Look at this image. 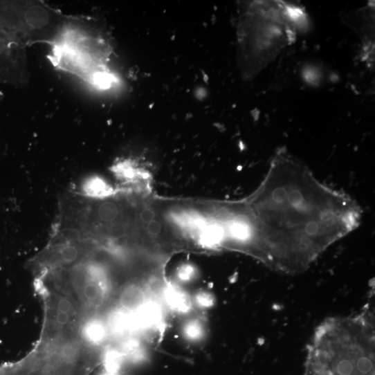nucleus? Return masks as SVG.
<instances>
[{"label": "nucleus", "instance_id": "obj_1", "mask_svg": "<svg viewBox=\"0 0 375 375\" xmlns=\"http://www.w3.org/2000/svg\"><path fill=\"white\" fill-rule=\"evenodd\" d=\"M249 204L255 217L258 256L286 273L304 270L336 241L360 224V208L317 181L284 150Z\"/></svg>", "mask_w": 375, "mask_h": 375}, {"label": "nucleus", "instance_id": "obj_2", "mask_svg": "<svg viewBox=\"0 0 375 375\" xmlns=\"http://www.w3.org/2000/svg\"><path fill=\"white\" fill-rule=\"evenodd\" d=\"M239 38L246 77L257 75L283 50L295 42L308 26L304 9L282 1H254L246 4Z\"/></svg>", "mask_w": 375, "mask_h": 375}, {"label": "nucleus", "instance_id": "obj_3", "mask_svg": "<svg viewBox=\"0 0 375 375\" xmlns=\"http://www.w3.org/2000/svg\"><path fill=\"white\" fill-rule=\"evenodd\" d=\"M52 47L49 58L57 68L101 89L116 81L109 68L111 47L102 33L87 21L71 19Z\"/></svg>", "mask_w": 375, "mask_h": 375}, {"label": "nucleus", "instance_id": "obj_4", "mask_svg": "<svg viewBox=\"0 0 375 375\" xmlns=\"http://www.w3.org/2000/svg\"><path fill=\"white\" fill-rule=\"evenodd\" d=\"M71 19L42 1H0V26L26 46L35 44L53 46Z\"/></svg>", "mask_w": 375, "mask_h": 375}, {"label": "nucleus", "instance_id": "obj_5", "mask_svg": "<svg viewBox=\"0 0 375 375\" xmlns=\"http://www.w3.org/2000/svg\"><path fill=\"white\" fill-rule=\"evenodd\" d=\"M95 368L86 356L39 339L24 358L0 365V375H90Z\"/></svg>", "mask_w": 375, "mask_h": 375}, {"label": "nucleus", "instance_id": "obj_6", "mask_svg": "<svg viewBox=\"0 0 375 375\" xmlns=\"http://www.w3.org/2000/svg\"><path fill=\"white\" fill-rule=\"evenodd\" d=\"M29 77L26 46L0 26V83L21 86Z\"/></svg>", "mask_w": 375, "mask_h": 375}, {"label": "nucleus", "instance_id": "obj_7", "mask_svg": "<svg viewBox=\"0 0 375 375\" xmlns=\"http://www.w3.org/2000/svg\"><path fill=\"white\" fill-rule=\"evenodd\" d=\"M374 6L369 4L365 8L356 10L349 17L351 20L350 24L362 37L363 50L367 58L372 57L374 53Z\"/></svg>", "mask_w": 375, "mask_h": 375}, {"label": "nucleus", "instance_id": "obj_8", "mask_svg": "<svg viewBox=\"0 0 375 375\" xmlns=\"http://www.w3.org/2000/svg\"><path fill=\"white\" fill-rule=\"evenodd\" d=\"M133 315L137 333L159 329L164 319L161 306L153 300H144Z\"/></svg>", "mask_w": 375, "mask_h": 375}, {"label": "nucleus", "instance_id": "obj_9", "mask_svg": "<svg viewBox=\"0 0 375 375\" xmlns=\"http://www.w3.org/2000/svg\"><path fill=\"white\" fill-rule=\"evenodd\" d=\"M166 305L177 313H189L192 308V300L181 289L174 285L167 286L163 291Z\"/></svg>", "mask_w": 375, "mask_h": 375}, {"label": "nucleus", "instance_id": "obj_10", "mask_svg": "<svg viewBox=\"0 0 375 375\" xmlns=\"http://www.w3.org/2000/svg\"><path fill=\"white\" fill-rule=\"evenodd\" d=\"M182 331L186 338L196 341L203 337L205 327L201 321L193 319L185 323Z\"/></svg>", "mask_w": 375, "mask_h": 375}, {"label": "nucleus", "instance_id": "obj_11", "mask_svg": "<svg viewBox=\"0 0 375 375\" xmlns=\"http://www.w3.org/2000/svg\"><path fill=\"white\" fill-rule=\"evenodd\" d=\"M321 73L313 66L307 67L304 72L303 76L304 80L313 84H316L321 80Z\"/></svg>", "mask_w": 375, "mask_h": 375}, {"label": "nucleus", "instance_id": "obj_12", "mask_svg": "<svg viewBox=\"0 0 375 375\" xmlns=\"http://www.w3.org/2000/svg\"><path fill=\"white\" fill-rule=\"evenodd\" d=\"M195 302L202 308H210L214 304V299L210 293L203 291L196 295Z\"/></svg>", "mask_w": 375, "mask_h": 375}, {"label": "nucleus", "instance_id": "obj_13", "mask_svg": "<svg viewBox=\"0 0 375 375\" xmlns=\"http://www.w3.org/2000/svg\"><path fill=\"white\" fill-rule=\"evenodd\" d=\"M177 277L181 282H189L194 277V269L190 266H184L179 270Z\"/></svg>", "mask_w": 375, "mask_h": 375}]
</instances>
